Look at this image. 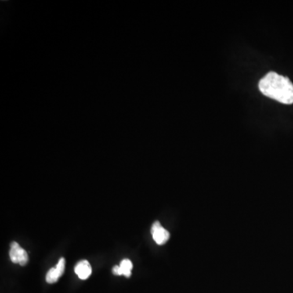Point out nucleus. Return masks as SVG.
I'll use <instances>...</instances> for the list:
<instances>
[{"mask_svg":"<svg viewBox=\"0 0 293 293\" xmlns=\"http://www.w3.org/2000/svg\"><path fill=\"white\" fill-rule=\"evenodd\" d=\"M258 86L265 96L284 104H292L293 83L288 77L269 72L261 79Z\"/></svg>","mask_w":293,"mask_h":293,"instance_id":"obj_1","label":"nucleus"},{"mask_svg":"<svg viewBox=\"0 0 293 293\" xmlns=\"http://www.w3.org/2000/svg\"><path fill=\"white\" fill-rule=\"evenodd\" d=\"M9 257L12 263L20 264L22 266H24L29 262V256L27 252L19 245L16 242H12L11 244Z\"/></svg>","mask_w":293,"mask_h":293,"instance_id":"obj_2","label":"nucleus"},{"mask_svg":"<svg viewBox=\"0 0 293 293\" xmlns=\"http://www.w3.org/2000/svg\"><path fill=\"white\" fill-rule=\"evenodd\" d=\"M151 233L153 236V240L158 245H163L170 239V233L168 231L165 230L159 222H156L153 224Z\"/></svg>","mask_w":293,"mask_h":293,"instance_id":"obj_3","label":"nucleus"},{"mask_svg":"<svg viewBox=\"0 0 293 293\" xmlns=\"http://www.w3.org/2000/svg\"><path fill=\"white\" fill-rule=\"evenodd\" d=\"M66 269V260L61 258L59 259V262L56 265V267L52 268L48 270L47 276H46V281L48 283H55L58 281L60 276H63L64 272Z\"/></svg>","mask_w":293,"mask_h":293,"instance_id":"obj_4","label":"nucleus"},{"mask_svg":"<svg viewBox=\"0 0 293 293\" xmlns=\"http://www.w3.org/2000/svg\"><path fill=\"white\" fill-rule=\"evenodd\" d=\"M74 271L80 279L85 280L91 276L92 269L88 261L82 260L77 264L74 268Z\"/></svg>","mask_w":293,"mask_h":293,"instance_id":"obj_5","label":"nucleus"},{"mask_svg":"<svg viewBox=\"0 0 293 293\" xmlns=\"http://www.w3.org/2000/svg\"><path fill=\"white\" fill-rule=\"evenodd\" d=\"M120 269H121V276L130 278L131 276L133 264L129 259H123L120 263Z\"/></svg>","mask_w":293,"mask_h":293,"instance_id":"obj_6","label":"nucleus"},{"mask_svg":"<svg viewBox=\"0 0 293 293\" xmlns=\"http://www.w3.org/2000/svg\"><path fill=\"white\" fill-rule=\"evenodd\" d=\"M113 275H115V276H121V269H120V266H119V265H115V266L113 268Z\"/></svg>","mask_w":293,"mask_h":293,"instance_id":"obj_7","label":"nucleus"}]
</instances>
